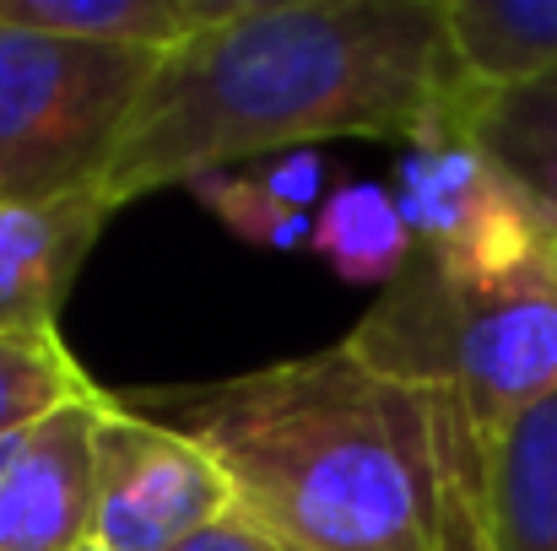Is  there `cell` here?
Instances as JSON below:
<instances>
[{
  "instance_id": "ba28073f",
  "label": "cell",
  "mask_w": 557,
  "mask_h": 551,
  "mask_svg": "<svg viewBox=\"0 0 557 551\" xmlns=\"http://www.w3.org/2000/svg\"><path fill=\"white\" fill-rule=\"evenodd\" d=\"M109 216L103 189L0 200V336H60V309Z\"/></svg>"
},
{
  "instance_id": "5b68a950",
  "label": "cell",
  "mask_w": 557,
  "mask_h": 551,
  "mask_svg": "<svg viewBox=\"0 0 557 551\" xmlns=\"http://www.w3.org/2000/svg\"><path fill=\"white\" fill-rule=\"evenodd\" d=\"M471 82L438 103L406 141L395 163V211L417 254L449 281H498L557 249L547 216L520 195L466 125Z\"/></svg>"
},
{
  "instance_id": "e0dca14e",
  "label": "cell",
  "mask_w": 557,
  "mask_h": 551,
  "mask_svg": "<svg viewBox=\"0 0 557 551\" xmlns=\"http://www.w3.org/2000/svg\"><path fill=\"white\" fill-rule=\"evenodd\" d=\"M180 551H282L271 536H260L249 519H238V514H227L222 525H211V530H200L195 541H185Z\"/></svg>"
},
{
  "instance_id": "52a82bcc",
  "label": "cell",
  "mask_w": 557,
  "mask_h": 551,
  "mask_svg": "<svg viewBox=\"0 0 557 551\" xmlns=\"http://www.w3.org/2000/svg\"><path fill=\"white\" fill-rule=\"evenodd\" d=\"M109 389L0 438V551H76L92 541V449Z\"/></svg>"
},
{
  "instance_id": "30bf717a",
  "label": "cell",
  "mask_w": 557,
  "mask_h": 551,
  "mask_svg": "<svg viewBox=\"0 0 557 551\" xmlns=\"http://www.w3.org/2000/svg\"><path fill=\"white\" fill-rule=\"evenodd\" d=\"M466 125L557 233V71L520 82H471Z\"/></svg>"
},
{
  "instance_id": "8992f818",
  "label": "cell",
  "mask_w": 557,
  "mask_h": 551,
  "mask_svg": "<svg viewBox=\"0 0 557 551\" xmlns=\"http://www.w3.org/2000/svg\"><path fill=\"white\" fill-rule=\"evenodd\" d=\"M233 514L216 460L109 389L92 449V541L109 551H180Z\"/></svg>"
},
{
  "instance_id": "ac0fdd59",
  "label": "cell",
  "mask_w": 557,
  "mask_h": 551,
  "mask_svg": "<svg viewBox=\"0 0 557 551\" xmlns=\"http://www.w3.org/2000/svg\"><path fill=\"white\" fill-rule=\"evenodd\" d=\"M76 551H109V547H98V541H87V547H76Z\"/></svg>"
},
{
  "instance_id": "4fadbf2b",
  "label": "cell",
  "mask_w": 557,
  "mask_h": 551,
  "mask_svg": "<svg viewBox=\"0 0 557 551\" xmlns=\"http://www.w3.org/2000/svg\"><path fill=\"white\" fill-rule=\"evenodd\" d=\"M309 254H320L342 281L358 287H389L417 243L395 211V195L384 184H336L325 195V205L314 211V243Z\"/></svg>"
},
{
  "instance_id": "7c38bea8",
  "label": "cell",
  "mask_w": 557,
  "mask_h": 551,
  "mask_svg": "<svg viewBox=\"0 0 557 551\" xmlns=\"http://www.w3.org/2000/svg\"><path fill=\"white\" fill-rule=\"evenodd\" d=\"M449 43L471 82L557 71V0H449Z\"/></svg>"
},
{
  "instance_id": "7a4b0ae2",
  "label": "cell",
  "mask_w": 557,
  "mask_h": 551,
  "mask_svg": "<svg viewBox=\"0 0 557 551\" xmlns=\"http://www.w3.org/2000/svg\"><path fill=\"white\" fill-rule=\"evenodd\" d=\"M125 400L195 438L227 476L233 514L282 551H438L428 389L347 341Z\"/></svg>"
},
{
  "instance_id": "5bb4252c",
  "label": "cell",
  "mask_w": 557,
  "mask_h": 551,
  "mask_svg": "<svg viewBox=\"0 0 557 551\" xmlns=\"http://www.w3.org/2000/svg\"><path fill=\"white\" fill-rule=\"evenodd\" d=\"M92 389V373L60 336H0V438Z\"/></svg>"
},
{
  "instance_id": "2e32d148",
  "label": "cell",
  "mask_w": 557,
  "mask_h": 551,
  "mask_svg": "<svg viewBox=\"0 0 557 551\" xmlns=\"http://www.w3.org/2000/svg\"><path fill=\"white\" fill-rule=\"evenodd\" d=\"M255 174L271 184L287 205H298V211H320L325 205V195H331V163L309 147V152H282V158H265V163H255Z\"/></svg>"
},
{
  "instance_id": "3957f363",
  "label": "cell",
  "mask_w": 557,
  "mask_h": 551,
  "mask_svg": "<svg viewBox=\"0 0 557 551\" xmlns=\"http://www.w3.org/2000/svg\"><path fill=\"white\" fill-rule=\"evenodd\" d=\"M347 347L389 378L455 389L493 443L525 405L557 395V249L498 281H449L411 254Z\"/></svg>"
},
{
  "instance_id": "9c48e42d",
  "label": "cell",
  "mask_w": 557,
  "mask_h": 551,
  "mask_svg": "<svg viewBox=\"0 0 557 551\" xmlns=\"http://www.w3.org/2000/svg\"><path fill=\"white\" fill-rule=\"evenodd\" d=\"M493 551H557V395L525 405L487 449Z\"/></svg>"
},
{
  "instance_id": "277c9868",
  "label": "cell",
  "mask_w": 557,
  "mask_h": 551,
  "mask_svg": "<svg viewBox=\"0 0 557 551\" xmlns=\"http://www.w3.org/2000/svg\"><path fill=\"white\" fill-rule=\"evenodd\" d=\"M163 54L0 22V200L98 189Z\"/></svg>"
},
{
  "instance_id": "6da1fadb",
  "label": "cell",
  "mask_w": 557,
  "mask_h": 551,
  "mask_svg": "<svg viewBox=\"0 0 557 551\" xmlns=\"http://www.w3.org/2000/svg\"><path fill=\"white\" fill-rule=\"evenodd\" d=\"M466 82L449 0H233L163 54L98 189L120 211L336 136L406 141Z\"/></svg>"
},
{
  "instance_id": "9a60e30c",
  "label": "cell",
  "mask_w": 557,
  "mask_h": 551,
  "mask_svg": "<svg viewBox=\"0 0 557 551\" xmlns=\"http://www.w3.org/2000/svg\"><path fill=\"white\" fill-rule=\"evenodd\" d=\"M189 195L244 243L271 249V254H298L314 243V216L287 205L255 168H233V174H211V179L189 184Z\"/></svg>"
},
{
  "instance_id": "8fae6325",
  "label": "cell",
  "mask_w": 557,
  "mask_h": 551,
  "mask_svg": "<svg viewBox=\"0 0 557 551\" xmlns=\"http://www.w3.org/2000/svg\"><path fill=\"white\" fill-rule=\"evenodd\" d=\"M233 0H0V22L76 43H120L169 54L227 16Z\"/></svg>"
}]
</instances>
